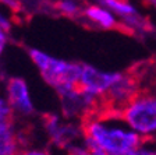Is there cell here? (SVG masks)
Here are the masks:
<instances>
[{"label":"cell","mask_w":156,"mask_h":155,"mask_svg":"<svg viewBox=\"0 0 156 155\" xmlns=\"http://www.w3.org/2000/svg\"><path fill=\"white\" fill-rule=\"evenodd\" d=\"M10 7L2 6V11H0V27L4 28L9 32L11 27H13V20H11V14H10Z\"/></svg>","instance_id":"7c38bea8"},{"label":"cell","mask_w":156,"mask_h":155,"mask_svg":"<svg viewBox=\"0 0 156 155\" xmlns=\"http://www.w3.org/2000/svg\"><path fill=\"white\" fill-rule=\"evenodd\" d=\"M43 129L50 144L66 151L82 141L81 122L66 119L58 113H48L43 117Z\"/></svg>","instance_id":"277c9868"},{"label":"cell","mask_w":156,"mask_h":155,"mask_svg":"<svg viewBox=\"0 0 156 155\" xmlns=\"http://www.w3.org/2000/svg\"><path fill=\"white\" fill-rule=\"evenodd\" d=\"M18 155H52L48 148L43 147H24Z\"/></svg>","instance_id":"4fadbf2b"},{"label":"cell","mask_w":156,"mask_h":155,"mask_svg":"<svg viewBox=\"0 0 156 155\" xmlns=\"http://www.w3.org/2000/svg\"><path fill=\"white\" fill-rule=\"evenodd\" d=\"M81 18L84 20L85 23H88L89 25L96 27V28H102V29H120L126 34H134L131 29H128L123 23H120L116 18L113 13L109 9H106L102 4L98 3H92V4H87L84 7Z\"/></svg>","instance_id":"52a82bcc"},{"label":"cell","mask_w":156,"mask_h":155,"mask_svg":"<svg viewBox=\"0 0 156 155\" xmlns=\"http://www.w3.org/2000/svg\"><path fill=\"white\" fill-rule=\"evenodd\" d=\"M84 2L82 0H56L55 9L58 14L67 17V18H81L84 11Z\"/></svg>","instance_id":"9c48e42d"},{"label":"cell","mask_w":156,"mask_h":155,"mask_svg":"<svg viewBox=\"0 0 156 155\" xmlns=\"http://www.w3.org/2000/svg\"><path fill=\"white\" fill-rule=\"evenodd\" d=\"M14 112L10 106L9 101L4 95H0V122H7V120H13Z\"/></svg>","instance_id":"8fae6325"},{"label":"cell","mask_w":156,"mask_h":155,"mask_svg":"<svg viewBox=\"0 0 156 155\" xmlns=\"http://www.w3.org/2000/svg\"><path fill=\"white\" fill-rule=\"evenodd\" d=\"M126 124L141 136L156 131V90H141L120 110Z\"/></svg>","instance_id":"3957f363"},{"label":"cell","mask_w":156,"mask_h":155,"mask_svg":"<svg viewBox=\"0 0 156 155\" xmlns=\"http://www.w3.org/2000/svg\"><path fill=\"white\" fill-rule=\"evenodd\" d=\"M28 56L43 81L57 95L78 87L82 63L58 59L38 48H29Z\"/></svg>","instance_id":"7a4b0ae2"},{"label":"cell","mask_w":156,"mask_h":155,"mask_svg":"<svg viewBox=\"0 0 156 155\" xmlns=\"http://www.w3.org/2000/svg\"><path fill=\"white\" fill-rule=\"evenodd\" d=\"M4 97L7 98L14 116L21 119H29L36 113L34 99L31 97L29 85L25 78L13 76L4 81Z\"/></svg>","instance_id":"5b68a950"},{"label":"cell","mask_w":156,"mask_h":155,"mask_svg":"<svg viewBox=\"0 0 156 155\" xmlns=\"http://www.w3.org/2000/svg\"><path fill=\"white\" fill-rule=\"evenodd\" d=\"M7 42H9V32H7L4 28L0 27V46H4V48H6Z\"/></svg>","instance_id":"5bb4252c"},{"label":"cell","mask_w":156,"mask_h":155,"mask_svg":"<svg viewBox=\"0 0 156 155\" xmlns=\"http://www.w3.org/2000/svg\"><path fill=\"white\" fill-rule=\"evenodd\" d=\"M23 148L16 123L13 120L0 122V155H18Z\"/></svg>","instance_id":"ba28073f"},{"label":"cell","mask_w":156,"mask_h":155,"mask_svg":"<svg viewBox=\"0 0 156 155\" xmlns=\"http://www.w3.org/2000/svg\"><path fill=\"white\" fill-rule=\"evenodd\" d=\"M123 73L116 71H103L91 65H81V74H80V87L87 92L102 98L110 90L117 81L121 78Z\"/></svg>","instance_id":"8992f818"},{"label":"cell","mask_w":156,"mask_h":155,"mask_svg":"<svg viewBox=\"0 0 156 155\" xmlns=\"http://www.w3.org/2000/svg\"><path fill=\"white\" fill-rule=\"evenodd\" d=\"M105 6L106 9H109L114 16H120L121 18L127 16H134V14H138L134 6H131L127 0H101V3Z\"/></svg>","instance_id":"30bf717a"},{"label":"cell","mask_w":156,"mask_h":155,"mask_svg":"<svg viewBox=\"0 0 156 155\" xmlns=\"http://www.w3.org/2000/svg\"><path fill=\"white\" fill-rule=\"evenodd\" d=\"M82 144L99 148L109 155H131L141 148L149 136H141L126 124L120 112L99 108L81 120Z\"/></svg>","instance_id":"6da1fadb"}]
</instances>
